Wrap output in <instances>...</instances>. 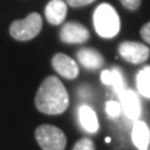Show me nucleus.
Returning <instances> with one entry per match:
<instances>
[{
    "mask_svg": "<svg viewBox=\"0 0 150 150\" xmlns=\"http://www.w3.org/2000/svg\"><path fill=\"white\" fill-rule=\"evenodd\" d=\"M36 109L48 115H58L68 109L69 95L56 76H48L39 86L35 96Z\"/></svg>",
    "mask_w": 150,
    "mask_h": 150,
    "instance_id": "obj_1",
    "label": "nucleus"
},
{
    "mask_svg": "<svg viewBox=\"0 0 150 150\" xmlns=\"http://www.w3.org/2000/svg\"><path fill=\"white\" fill-rule=\"evenodd\" d=\"M94 26L101 38H114L120 30V19L118 13L109 4H101L94 13Z\"/></svg>",
    "mask_w": 150,
    "mask_h": 150,
    "instance_id": "obj_2",
    "label": "nucleus"
},
{
    "mask_svg": "<svg viewBox=\"0 0 150 150\" xmlns=\"http://www.w3.org/2000/svg\"><path fill=\"white\" fill-rule=\"evenodd\" d=\"M43 28V20L38 13L29 14L23 20H15L10 25L9 33L18 41L31 40L39 34Z\"/></svg>",
    "mask_w": 150,
    "mask_h": 150,
    "instance_id": "obj_3",
    "label": "nucleus"
},
{
    "mask_svg": "<svg viewBox=\"0 0 150 150\" xmlns=\"http://www.w3.org/2000/svg\"><path fill=\"white\" fill-rule=\"evenodd\" d=\"M35 139L43 150H64L67 146V137L64 131L54 125L44 124L38 126Z\"/></svg>",
    "mask_w": 150,
    "mask_h": 150,
    "instance_id": "obj_4",
    "label": "nucleus"
},
{
    "mask_svg": "<svg viewBox=\"0 0 150 150\" xmlns=\"http://www.w3.org/2000/svg\"><path fill=\"white\" fill-rule=\"evenodd\" d=\"M119 54L124 60L131 64H142L148 60L150 49L137 41H124L119 45Z\"/></svg>",
    "mask_w": 150,
    "mask_h": 150,
    "instance_id": "obj_5",
    "label": "nucleus"
},
{
    "mask_svg": "<svg viewBox=\"0 0 150 150\" xmlns=\"http://www.w3.org/2000/svg\"><path fill=\"white\" fill-rule=\"evenodd\" d=\"M90 38L89 30L79 23H67L60 31V39L68 44H81Z\"/></svg>",
    "mask_w": 150,
    "mask_h": 150,
    "instance_id": "obj_6",
    "label": "nucleus"
},
{
    "mask_svg": "<svg viewBox=\"0 0 150 150\" xmlns=\"http://www.w3.org/2000/svg\"><path fill=\"white\" fill-rule=\"evenodd\" d=\"M51 65L56 73H58L60 76H63L65 79H75L79 74V68L78 64L74 62V60L70 58V56L65 55V54H55L51 59Z\"/></svg>",
    "mask_w": 150,
    "mask_h": 150,
    "instance_id": "obj_7",
    "label": "nucleus"
},
{
    "mask_svg": "<svg viewBox=\"0 0 150 150\" xmlns=\"http://www.w3.org/2000/svg\"><path fill=\"white\" fill-rule=\"evenodd\" d=\"M121 110L125 112V115L129 119L138 120L142 115V104H140L138 94L133 90H126L119 96Z\"/></svg>",
    "mask_w": 150,
    "mask_h": 150,
    "instance_id": "obj_8",
    "label": "nucleus"
},
{
    "mask_svg": "<svg viewBox=\"0 0 150 150\" xmlns=\"http://www.w3.org/2000/svg\"><path fill=\"white\" fill-rule=\"evenodd\" d=\"M78 60L84 68L96 70L100 69L104 64V58L98 50L93 48H83L76 53Z\"/></svg>",
    "mask_w": 150,
    "mask_h": 150,
    "instance_id": "obj_9",
    "label": "nucleus"
},
{
    "mask_svg": "<svg viewBox=\"0 0 150 150\" xmlns=\"http://www.w3.org/2000/svg\"><path fill=\"white\" fill-rule=\"evenodd\" d=\"M67 3L63 0H51L45 8V18L51 25H60L67 16Z\"/></svg>",
    "mask_w": 150,
    "mask_h": 150,
    "instance_id": "obj_10",
    "label": "nucleus"
},
{
    "mask_svg": "<svg viewBox=\"0 0 150 150\" xmlns=\"http://www.w3.org/2000/svg\"><path fill=\"white\" fill-rule=\"evenodd\" d=\"M131 139L139 150H148L150 144V129L146 123L142 120L135 121L133 125V131H131Z\"/></svg>",
    "mask_w": 150,
    "mask_h": 150,
    "instance_id": "obj_11",
    "label": "nucleus"
},
{
    "mask_svg": "<svg viewBox=\"0 0 150 150\" xmlns=\"http://www.w3.org/2000/svg\"><path fill=\"white\" fill-rule=\"evenodd\" d=\"M79 120L83 129L90 134L96 133L99 129V121L95 111L88 105H81L79 108Z\"/></svg>",
    "mask_w": 150,
    "mask_h": 150,
    "instance_id": "obj_12",
    "label": "nucleus"
},
{
    "mask_svg": "<svg viewBox=\"0 0 150 150\" xmlns=\"http://www.w3.org/2000/svg\"><path fill=\"white\" fill-rule=\"evenodd\" d=\"M138 90L144 98L150 99V67L143 68L137 75Z\"/></svg>",
    "mask_w": 150,
    "mask_h": 150,
    "instance_id": "obj_13",
    "label": "nucleus"
},
{
    "mask_svg": "<svg viewBox=\"0 0 150 150\" xmlns=\"http://www.w3.org/2000/svg\"><path fill=\"white\" fill-rule=\"evenodd\" d=\"M111 74H112V81H111V86L114 88L115 93L118 94V96H120L126 89H125V83H124V78H123V74L118 68H112L111 70Z\"/></svg>",
    "mask_w": 150,
    "mask_h": 150,
    "instance_id": "obj_14",
    "label": "nucleus"
},
{
    "mask_svg": "<svg viewBox=\"0 0 150 150\" xmlns=\"http://www.w3.org/2000/svg\"><path fill=\"white\" fill-rule=\"evenodd\" d=\"M105 110H106L109 116H111V118H116V116H119L120 112H121V105L118 101L109 100L105 105Z\"/></svg>",
    "mask_w": 150,
    "mask_h": 150,
    "instance_id": "obj_15",
    "label": "nucleus"
},
{
    "mask_svg": "<svg viewBox=\"0 0 150 150\" xmlns=\"http://www.w3.org/2000/svg\"><path fill=\"white\" fill-rule=\"evenodd\" d=\"M73 150H95V146H94L93 140L88 138H83L74 145Z\"/></svg>",
    "mask_w": 150,
    "mask_h": 150,
    "instance_id": "obj_16",
    "label": "nucleus"
},
{
    "mask_svg": "<svg viewBox=\"0 0 150 150\" xmlns=\"http://www.w3.org/2000/svg\"><path fill=\"white\" fill-rule=\"evenodd\" d=\"M120 3L129 10H137L142 4V0H120Z\"/></svg>",
    "mask_w": 150,
    "mask_h": 150,
    "instance_id": "obj_17",
    "label": "nucleus"
},
{
    "mask_svg": "<svg viewBox=\"0 0 150 150\" xmlns=\"http://www.w3.org/2000/svg\"><path fill=\"white\" fill-rule=\"evenodd\" d=\"M95 0H67V4L73 8H80V6H85L89 4L94 3Z\"/></svg>",
    "mask_w": 150,
    "mask_h": 150,
    "instance_id": "obj_18",
    "label": "nucleus"
},
{
    "mask_svg": "<svg viewBox=\"0 0 150 150\" xmlns=\"http://www.w3.org/2000/svg\"><path fill=\"white\" fill-rule=\"evenodd\" d=\"M140 35H142V38L148 44H150V21L146 23V24L140 29Z\"/></svg>",
    "mask_w": 150,
    "mask_h": 150,
    "instance_id": "obj_19",
    "label": "nucleus"
},
{
    "mask_svg": "<svg viewBox=\"0 0 150 150\" xmlns=\"http://www.w3.org/2000/svg\"><path fill=\"white\" fill-rule=\"evenodd\" d=\"M101 81L105 84V85H111V81H112V74H111V70H104L101 73Z\"/></svg>",
    "mask_w": 150,
    "mask_h": 150,
    "instance_id": "obj_20",
    "label": "nucleus"
}]
</instances>
